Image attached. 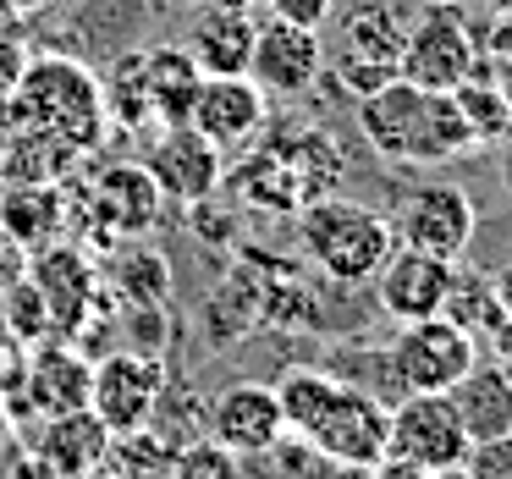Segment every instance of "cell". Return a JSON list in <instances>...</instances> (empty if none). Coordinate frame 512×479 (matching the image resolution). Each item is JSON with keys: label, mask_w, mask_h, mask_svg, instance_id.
Instances as JSON below:
<instances>
[{"label": "cell", "mask_w": 512, "mask_h": 479, "mask_svg": "<svg viewBox=\"0 0 512 479\" xmlns=\"http://www.w3.org/2000/svg\"><path fill=\"white\" fill-rule=\"evenodd\" d=\"M358 111V133L391 166H446L457 155H474V133H468L463 111L452 94L441 89H419L408 78L380 83L375 94L353 100Z\"/></svg>", "instance_id": "obj_1"}, {"label": "cell", "mask_w": 512, "mask_h": 479, "mask_svg": "<svg viewBox=\"0 0 512 479\" xmlns=\"http://www.w3.org/2000/svg\"><path fill=\"white\" fill-rule=\"evenodd\" d=\"M6 105H12V122L17 127H39V133L72 144L78 155L100 149L105 133H111L100 78H94L83 61H72V56H34V61H23L12 94H6Z\"/></svg>", "instance_id": "obj_2"}, {"label": "cell", "mask_w": 512, "mask_h": 479, "mask_svg": "<svg viewBox=\"0 0 512 479\" xmlns=\"http://www.w3.org/2000/svg\"><path fill=\"white\" fill-rule=\"evenodd\" d=\"M298 243L309 254V265L320 276L342 281V287H358V281H375L380 265L397 254V232H391L386 215H375L369 204L336 199V193H320L309 199L298 221Z\"/></svg>", "instance_id": "obj_3"}, {"label": "cell", "mask_w": 512, "mask_h": 479, "mask_svg": "<svg viewBox=\"0 0 512 479\" xmlns=\"http://www.w3.org/2000/svg\"><path fill=\"white\" fill-rule=\"evenodd\" d=\"M479 67H485V56H479V28H468L463 6H430V12L408 28V39H402L397 78L419 83V89L452 94L457 83L474 78Z\"/></svg>", "instance_id": "obj_4"}, {"label": "cell", "mask_w": 512, "mask_h": 479, "mask_svg": "<svg viewBox=\"0 0 512 479\" xmlns=\"http://www.w3.org/2000/svg\"><path fill=\"white\" fill-rule=\"evenodd\" d=\"M474 358H479V342L463 336L452 320H441V314L402 325L386 347V369L402 397L408 391H452L474 369Z\"/></svg>", "instance_id": "obj_5"}, {"label": "cell", "mask_w": 512, "mask_h": 479, "mask_svg": "<svg viewBox=\"0 0 512 479\" xmlns=\"http://www.w3.org/2000/svg\"><path fill=\"white\" fill-rule=\"evenodd\" d=\"M391 232H397V248H419V254L435 259H463L468 243L479 232L474 199L452 182H419V188L402 193L397 215H391Z\"/></svg>", "instance_id": "obj_6"}, {"label": "cell", "mask_w": 512, "mask_h": 479, "mask_svg": "<svg viewBox=\"0 0 512 479\" xmlns=\"http://www.w3.org/2000/svg\"><path fill=\"white\" fill-rule=\"evenodd\" d=\"M468 430L457 419L446 391H408L402 402H391V435H386V457H408V463L430 468H457L468 457Z\"/></svg>", "instance_id": "obj_7"}, {"label": "cell", "mask_w": 512, "mask_h": 479, "mask_svg": "<svg viewBox=\"0 0 512 479\" xmlns=\"http://www.w3.org/2000/svg\"><path fill=\"white\" fill-rule=\"evenodd\" d=\"M166 391V364L133 347L94 358V386H89V413L111 435H133L155 419V402Z\"/></svg>", "instance_id": "obj_8"}, {"label": "cell", "mask_w": 512, "mask_h": 479, "mask_svg": "<svg viewBox=\"0 0 512 479\" xmlns=\"http://www.w3.org/2000/svg\"><path fill=\"white\" fill-rule=\"evenodd\" d=\"M386 435H391V402H380L375 391L342 380L331 397V408L320 413L303 441H314V452L331 457V463H358V468H375L386 457Z\"/></svg>", "instance_id": "obj_9"}, {"label": "cell", "mask_w": 512, "mask_h": 479, "mask_svg": "<svg viewBox=\"0 0 512 479\" xmlns=\"http://www.w3.org/2000/svg\"><path fill=\"white\" fill-rule=\"evenodd\" d=\"M94 215V237H144L160 226L166 193L149 177L144 160H116V166L94 171V188H83Z\"/></svg>", "instance_id": "obj_10"}, {"label": "cell", "mask_w": 512, "mask_h": 479, "mask_svg": "<svg viewBox=\"0 0 512 479\" xmlns=\"http://www.w3.org/2000/svg\"><path fill=\"white\" fill-rule=\"evenodd\" d=\"M325 72V45L314 28H292V23H259L254 39V61L248 78L265 89V100H303Z\"/></svg>", "instance_id": "obj_11"}, {"label": "cell", "mask_w": 512, "mask_h": 479, "mask_svg": "<svg viewBox=\"0 0 512 479\" xmlns=\"http://www.w3.org/2000/svg\"><path fill=\"white\" fill-rule=\"evenodd\" d=\"M144 166H149V177L160 182V193L177 199V204L210 199L226 177V155L199 133V127H160L149 155H144Z\"/></svg>", "instance_id": "obj_12"}, {"label": "cell", "mask_w": 512, "mask_h": 479, "mask_svg": "<svg viewBox=\"0 0 512 479\" xmlns=\"http://www.w3.org/2000/svg\"><path fill=\"white\" fill-rule=\"evenodd\" d=\"M452 259H435L419 254V248H397V254L380 265L375 276V303L386 320L413 325V320H430V314L446 309V292H452Z\"/></svg>", "instance_id": "obj_13"}, {"label": "cell", "mask_w": 512, "mask_h": 479, "mask_svg": "<svg viewBox=\"0 0 512 479\" xmlns=\"http://www.w3.org/2000/svg\"><path fill=\"white\" fill-rule=\"evenodd\" d=\"M210 435L226 452L243 457V463L248 457H265L270 446L287 435L276 386H265V380H237V386H226L221 397L210 402Z\"/></svg>", "instance_id": "obj_14"}, {"label": "cell", "mask_w": 512, "mask_h": 479, "mask_svg": "<svg viewBox=\"0 0 512 479\" xmlns=\"http://www.w3.org/2000/svg\"><path fill=\"white\" fill-rule=\"evenodd\" d=\"M28 281L39 287L50 325H61V331H78L89 314H100V270H94V259L78 243L34 248V276Z\"/></svg>", "instance_id": "obj_15"}, {"label": "cell", "mask_w": 512, "mask_h": 479, "mask_svg": "<svg viewBox=\"0 0 512 479\" xmlns=\"http://www.w3.org/2000/svg\"><path fill=\"white\" fill-rule=\"evenodd\" d=\"M254 39H259V17L248 12V6L204 0L193 28H188V56L199 61L204 78H248Z\"/></svg>", "instance_id": "obj_16"}, {"label": "cell", "mask_w": 512, "mask_h": 479, "mask_svg": "<svg viewBox=\"0 0 512 479\" xmlns=\"http://www.w3.org/2000/svg\"><path fill=\"white\" fill-rule=\"evenodd\" d=\"M265 111H270V100L254 78H204L188 127H199V133L226 155V149L254 144V133L265 127Z\"/></svg>", "instance_id": "obj_17"}, {"label": "cell", "mask_w": 512, "mask_h": 479, "mask_svg": "<svg viewBox=\"0 0 512 479\" xmlns=\"http://www.w3.org/2000/svg\"><path fill=\"white\" fill-rule=\"evenodd\" d=\"M336 17V56L325 61H364V67H380L397 78V61H402V39H408V23H402L397 6H347V12H331Z\"/></svg>", "instance_id": "obj_18"}, {"label": "cell", "mask_w": 512, "mask_h": 479, "mask_svg": "<svg viewBox=\"0 0 512 479\" xmlns=\"http://www.w3.org/2000/svg\"><path fill=\"white\" fill-rule=\"evenodd\" d=\"M34 452H39V463L50 468V479H83L111 457V430H105L89 408L50 413V424L39 430Z\"/></svg>", "instance_id": "obj_19"}, {"label": "cell", "mask_w": 512, "mask_h": 479, "mask_svg": "<svg viewBox=\"0 0 512 479\" xmlns=\"http://www.w3.org/2000/svg\"><path fill=\"white\" fill-rule=\"evenodd\" d=\"M67 232V188L61 182H12L0 188V237L17 248H45Z\"/></svg>", "instance_id": "obj_20"}, {"label": "cell", "mask_w": 512, "mask_h": 479, "mask_svg": "<svg viewBox=\"0 0 512 479\" xmlns=\"http://www.w3.org/2000/svg\"><path fill=\"white\" fill-rule=\"evenodd\" d=\"M446 397H452L468 441H490V435L512 430V369H501L496 358H490V364L474 358V369H468Z\"/></svg>", "instance_id": "obj_21"}, {"label": "cell", "mask_w": 512, "mask_h": 479, "mask_svg": "<svg viewBox=\"0 0 512 479\" xmlns=\"http://www.w3.org/2000/svg\"><path fill=\"white\" fill-rule=\"evenodd\" d=\"M23 369H28V408H39V413L89 408L94 364L78 353V347H39Z\"/></svg>", "instance_id": "obj_22"}, {"label": "cell", "mask_w": 512, "mask_h": 479, "mask_svg": "<svg viewBox=\"0 0 512 479\" xmlns=\"http://www.w3.org/2000/svg\"><path fill=\"white\" fill-rule=\"evenodd\" d=\"M144 78H149V116L160 127H188L193 100H199V61L188 56V45H149L144 50Z\"/></svg>", "instance_id": "obj_23"}, {"label": "cell", "mask_w": 512, "mask_h": 479, "mask_svg": "<svg viewBox=\"0 0 512 479\" xmlns=\"http://www.w3.org/2000/svg\"><path fill=\"white\" fill-rule=\"evenodd\" d=\"M72 160H78L72 144L39 133V127H17L6 138V155H0V188H12V182H61V171Z\"/></svg>", "instance_id": "obj_24"}, {"label": "cell", "mask_w": 512, "mask_h": 479, "mask_svg": "<svg viewBox=\"0 0 512 479\" xmlns=\"http://www.w3.org/2000/svg\"><path fill=\"white\" fill-rule=\"evenodd\" d=\"M100 94H105V116H111V127H122V133H144L155 116H149V78H144V50H122V56H111V67H105L100 78Z\"/></svg>", "instance_id": "obj_25"}, {"label": "cell", "mask_w": 512, "mask_h": 479, "mask_svg": "<svg viewBox=\"0 0 512 479\" xmlns=\"http://www.w3.org/2000/svg\"><path fill=\"white\" fill-rule=\"evenodd\" d=\"M336 386H342V380H336L331 369H309V364L287 369V375L276 380V402H281V419H287V435H309L314 424H320V413L331 408Z\"/></svg>", "instance_id": "obj_26"}, {"label": "cell", "mask_w": 512, "mask_h": 479, "mask_svg": "<svg viewBox=\"0 0 512 479\" xmlns=\"http://www.w3.org/2000/svg\"><path fill=\"white\" fill-rule=\"evenodd\" d=\"M441 320H452L463 336L485 342V336L496 331L507 314H501V303H496V287H490V276H479V270H452V292H446Z\"/></svg>", "instance_id": "obj_27"}, {"label": "cell", "mask_w": 512, "mask_h": 479, "mask_svg": "<svg viewBox=\"0 0 512 479\" xmlns=\"http://www.w3.org/2000/svg\"><path fill=\"white\" fill-rule=\"evenodd\" d=\"M452 100H457V111H463V122H468V133H474L479 149H485V144H501V138L512 133V111H507V100H501L496 78H490V61L474 72V78L457 83Z\"/></svg>", "instance_id": "obj_28"}, {"label": "cell", "mask_w": 512, "mask_h": 479, "mask_svg": "<svg viewBox=\"0 0 512 479\" xmlns=\"http://www.w3.org/2000/svg\"><path fill=\"white\" fill-rule=\"evenodd\" d=\"M116 281H122V298H127V303H166V298H171V270H166V259H160L155 248H144V243H133V248L122 254Z\"/></svg>", "instance_id": "obj_29"}, {"label": "cell", "mask_w": 512, "mask_h": 479, "mask_svg": "<svg viewBox=\"0 0 512 479\" xmlns=\"http://www.w3.org/2000/svg\"><path fill=\"white\" fill-rule=\"evenodd\" d=\"M171 474L177 479H243V457L226 452L215 435H193L171 452Z\"/></svg>", "instance_id": "obj_30"}, {"label": "cell", "mask_w": 512, "mask_h": 479, "mask_svg": "<svg viewBox=\"0 0 512 479\" xmlns=\"http://www.w3.org/2000/svg\"><path fill=\"white\" fill-rule=\"evenodd\" d=\"M6 331L17 342H39L50 331V309H45L34 281H12V292H6Z\"/></svg>", "instance_id": "obj_31"}, {"label": "cell", "mask_w": 512, "mask_h": 479, "mask_svg": "<svg viewBox=\"0 0 512 479\" xmlns=\"http://www.w3.org/2000/svg\"><path fill=\"white\" fill-rule=\"evenodd\" d=\"M463 468L474 479H512V430L490 435V441H474L468 457H463Z\"/></svg>", "instance_id": "obj_32"}, {"label": "cell", "mask_w": 512, "mask_h": 479, "mask_svg": "<svg viewBox=\"0 0 512 479\" xmlns=\"http://www.w3.org/2000/svg\"><path fill=\"white\" fill-rule=\"evenodd\" d=\"M265 12L276 17V23H292V28H314V34H320V28L331 23L336 0H265Z\"/></svg>", "instance_id": "obj_33"}, {"label": "cell", "mask_w": 512, "mask_h": 479, "mask_svg": "<svg viewBox=\"0 0 512 479\" xmlns=\"http://www.w3.org/2000/svg\"><path fill=\"white\" fill-rule=\"evenodd\" d=\"M479 56L485 61H512V12H490V23L479 28Z\"/></svg>", "instance_id": "obj_34"}, {"label": "cell", "mask_w": 512, "mask_h": 479, "mask_svg": "<svg viewBox=\"0 0 512 479\" xmlns=\"http://www.w3.org/2000/svg\"><path fill=\"white\" fill-rule=\"evenodd\" d=\"M369 479H435V474L419 463H408V457H380V463L369 468Z\"/></svg>", "instance_id": "obj_35"}, {"label": "cell", "mask_w": 512, "mask_h": 479, "mask_svg": "<svg viewBox=\"0 0 512 479\" xmlns=\"http://www.w3.org/2000/svg\"><path fill=\"white\" fill-rule=\"evenodd\" d=\"M485 342H490V353H496V364H501V369H512V320H501L496 331L485 336Z\"/></svg>", "instance_id": "obj_36"}, {"label": "cell", "mask_w": 512, "mask_h": 479, "mask_svg": "<svg viewBox=\"0 0 512 479\" xmlns=\"http://www.w3.org/2000/svg\"><path fill=\"white\" fill-rule=\"evenodd\" d=\"M490 287H496V303H501V314L512 320V259H507V265H496V276H490Z\"/></svg>", "instance_id": "obj_37"}, {"label": "cell", "mask_w": 512, "mask_h": 479, "mask_svg": "<svg viewBox=\"0 0 512 479\" xmlns=\"http://www.w3.org/2000/svg\"><path fill=\"white\" fill-rule=\"evenodd\" d=\"M6 479H50V468L39 463V452H23V463H12V474Z\"/></svg>", "instance_id": "obj_38"}, {"label": "cell", "mask_w": 512, "mask_h": 479, "mask_svg": "<svg viewBox=\"0 0 512 479\" xmlns=\"http://www.w3.org/2000/svg\"><path fill=\"white\" fill-rule=\"evenodd\" d=\"M490 78H496L501 100H507V111H512V61H490Z\"/></svg>", "instance_id": "obj_39"}, {"label": "cell", "mask_w": 512, "mask_h": 479, "mask_svg": "<svg viewBox=\"0 0 512 479\" xmlns=\"http://www.w3.org/2000/svg\"><path fill=\"white\" fill-rule=\"evenodd\" d=\"M320 479H369V468H358V463H331Z\"/></svg>", "instance_id": "obj_40"}, {"label": "cell", "mask_w": 512, "mask_h": 479, "mask_svg": "<svg viewBox=\"0 0 512 479\" xmlns=\"http://www.w3.org/2000/svg\"><path fill=\"white\" fill-rule=\"evenodd\" d=\"M501 188L512 193V133L501 138Z\"/></svg>", "instance_id": "obj_41"}, {"label": "cell", "mask_w": 512, "mask_h": 479, "mask_svg": "<svg viewBox=\"0 0 512 479\" xmlns=\"http://www.w3.org/2000/svg\"><path fill=\"white\" fill-rule=\"evenodd\" d=\"M6 446H12V413L0 408V452H6Z\"/></svg>", "instance_id": "obj_42"}, {"label": "cell", "mask_w": 512, "mask_h": 479, "mask_svg": "<svg viewBox=\"0 0 512 479\" xmlns=\"http://www.w3.org/2000/svg\"><path fill=\"white\" fill-rule=\"evenodd\" d=\"M435 479H474V474H468V468L457 463V468H441V474H435Z\"/></svg>", "instance_id": "obj_43"}, {"label": "cell", "mask_w": 512, "mask_h": 479, "mask_svg": "<svg viewBox=\"0 0 512 479\" xmlns=\"http://www.w3.org/2000/svg\"><path fill=\"white\" fill-rule=\"evenodd\" d=\"M83 479H122V474H116V468H105V463H100V468H94V474H83Z\"/></svg>", "instance_id": "obj_44"}, {"label": "cell", "mask_w": 512, "mask_h": 479, "mask_svg": "<svg viewBox=\"0 0 512 479\" xmlns=\"http://www.w3.org/2000/svg\"><path fill=\"white\" fill-rule=\"evenodd\" d=\"M226 6H248V12H259V6H265V0H226Z\"/></svg>", "instance_id": "obj_45"}, {"label": "cell", "mask_w": 512, "mask_h": 479, "mask_svg": "<svg viewBox=\"0 0 512 479\" xmlns=\"http://www.w3.org/2000/svg\"><path fill=\"white\" fill-rule=\"evenodd\" d=\"M6 6H17V12H34L39 0H6Z\"/></svg>", "instance_id": "obj_46"}, {"label": "cell", "mask_w": 512, "mask_h": 479, "mask_svg": "<svg viewBox=\"0 0 512 479\" xmlns=\"http://www.w3.org/2000/svg\"><path fill=\"white\" fill-rule=\"evenodd\" d=\"M490 12H512V0H485Z\"/></svg>", "instance_id": "obj_47"}, {"label": "cell", "mask_w": 512, "mask_h": 479, "mask_svg": "<svg viewBox=\"0 0 512 479\" xmlns=\"http://www.w3.org/2000/svg\"><path fill=\"white\" fill-rule=\"evenodd\" d=\"M424 6H463V0H424Z\"/></svg>", "instance_id": "obj_48"}, {"label": "cell", "mask_w": 512, "mask_h": 479, "mask_svg": "<svg viewBox=\"0 0 512 479\" xmlns=\"http://www.w3.org/2000/svg\"><path fill=\"white\" fill-rule=\"evenodd\" d=\"M171 6H204V0H171Z\"/></svg>", "instance_id": "obj_49"}, {"label": "cell", "mask_w": 512, "mask_h": 479, "mask_svg": "<svg viewBox=\"0 0 512 479\" xmlns=\"http://www.w3.org/2000/svg\"><path fill=\"white\" fill-rule=\"evenodd\" d=\"M0 358H6V331H0Z\"/></svg>", "instance_id": "obj_50"}, {"label": "cell", "mask_w": 512, "mask_h": 479, "mask_svg": "<svg viewBox=\"0 0 512 479\" xmlns=\"http://www.w3.org/2000/svg\"><path fill=\"white\" fill-rule=\"evenodd\" d=\"M160 479H177V474H171V468H166V474H160Z\"/></svg>", "instance_id": "obj_51"}, {"label": "cell", "mask_w": 512, "mask_h": 479, "mask_svg": "<svg viewBox=\"0 0 512 479\" xmlns=\"http://www.w3.org/2000/svg\"><path fill=\"white\" fill-rule=\"evenodd\" d=\"M243 479H248V474H243Z\"/></svg>", "instance_id": "obj_52"}]
</instances>
